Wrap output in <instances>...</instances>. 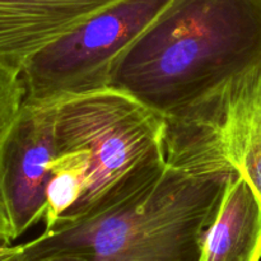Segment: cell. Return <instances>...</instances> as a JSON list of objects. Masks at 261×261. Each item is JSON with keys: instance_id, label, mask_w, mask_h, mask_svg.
Instances as JSON below:
<instances>
[{"instance_id": "7", "label": "cell", "mask_w": 261, "mask_h": 261, "mask_svg": "<svg viewBox=\"0 0 261 261\" xmlns=\"http://www.w3.org/2000/svg\"><path fill=\"white\" fill-rule=\"evenodd\" d=\"M121 0H0V66L20 75L27 61Z\"/></svg>"}, {"instance_id": "12", "label": "cell", "mask_w": 261, "mask_h": 261, "mask_svg": "<svg viewBox=\"0 0 261 261\" xmlns=\"http://www.w3.org/2000/svg\"><path fill=\"white\" fill-rule=\"evenodd\" d=\"M0 261H24L22 245L0 246Z\"/></svg>"}, {"instance_id": "1", "label": "cell", "mask_w": 261, "mask_h": 261, "mask_svg": "<svg viewBox=\"0 0 261 261\" xmlns=\"http://www.w3.org/2000/svg\"><path fill=\"white\" fill-rule=\"evenodd\" d=\"M231 172L152 161L91 212L22 244L24 261H198Z\"/></svg>"}, {"instance_id": "4", "label": "cell", "mask_w": 261, "mask_h": 261, "mask_svg": "<svg viewBox=\"0 0 261 261\" xmlns=\"http://www.w3.org/2000/svg\"><path fill=\"white\" fill-rule=\"evenodd\" d=\"M170 0H121L32 56L20 71L24 101H56L111 86L117 61Z\"/></svg>"}, {"instance_id": "8", "label": "cell", "mask_w": 261, "mask_h": 261, "mask_svg": "<svg viewBox=\"0 0 261 261\" xmlns=\"http://www.w3.org/2000/svg\"><path fill=\"white\" fill-rule=\"evenodd\" d=\"M198 261H261V201L234 171L201 240Z\"/></svg>"}, {"instance_id": "5", "label": "cell", "mask_w": 261, "mask_h": 261, "mask_svg": "<svg viewBox=\"0 0 261 261\" xmlns=\"http://www.w3.org/2000/svg\"><path fill=\"white\" fill-rule=\"evenodd\" d=\"M55 111V101H23L0 154V195L13 240L43 221L46 186L58 153Z\"/></svg>"}, {"instance_id": "6", "label": "cell", "mask_w": 261, "mask_h": 261, "mask_svg": "<svg viewBox=\"0 0 261 261\" xmlns=\"http://www.w3.org/2000/svg\"><path fill=\"white\" fill-rule=\"evenodd\" d=\"M177 126L205 140L261 201V68L233 82L199 119Z\"/></svg>"}, {"instance_id": "3", "label": "cell", "mask_w": 261, "mask_h": 261, "mask_svg": "<svg viewBox=\"0 0 261 261\" xmlns=\"http://www.w3.org/2000/svg\"><path fill=\"white\" fill-rule=\"evenodd\" d=\"M55 102L58 153L81 150L89 157L86 193L56 223L87 214L138 168L166 157L167 121L126 91L110 86Z\"/></svg>"}, {"instance_id": "9", "label": "cell", "mask_w": 261, "mask_h": 261, "mask_svg": "<svg viewBox=\"0 0 261 261\" xmlns=\"http://www.w3.org/2000/svg\"><path fill=\"white\" fill-rule=\"evenodd\" d=\"M89 157L86 152L71 150L56 154L51 162L50 178L46 186L43 223L50 229L59 219L70 213L87 190Z\"/></svg>"}, {"instance_id": "11", "label": "cell", "mask_w": 261, "mask_h": 261, "mask_svg": "<svg viewBox=\"0 0 261 261\" xmlns=\"http://www.w3.org/2000/svg\"><path fill=\"white\" fill-rule=\"evenodd\" d=\"M13 241H14V240H13L9 217H8L4 201H3L2 195H0V246L12 245Z\"/></svg>"}, {"instance_id": "2", "label": "cell", "mask_w": 261, "mask_h": 261, "mask_svg": "<svg viewBox=\"0 0 261 261\" xmlns=\"http://www.w3.org/2000/svg\"><path fill=\"white\" fill-rule=\"evenodd\" d=\"M261 68V0H170L120 58L111 87L182 124Z\"/></svg>"}, {"instance_id": "10", "label": "cell", "mask_w": 261, "mask_h": 261, "mask_svg": "<svg viewBox=\"0 0 261 261\" xmlns=\"http://www.w3.org/2000/svg\"><path fill=\"white\" fill-rule=\"evenodd\" d=\"M24 101V88L17 73L0 66V109L20 105Z\"/></svg>"}]
</instances>
